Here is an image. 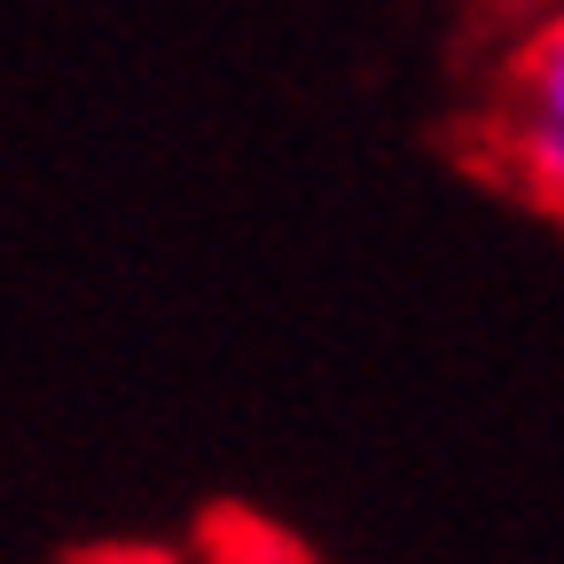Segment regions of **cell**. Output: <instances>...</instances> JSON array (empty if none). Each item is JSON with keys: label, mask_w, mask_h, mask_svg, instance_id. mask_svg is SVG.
<instances>
[{"label": "cell", "mask_w": 564, "mask_h": 564, "mask_svg": "<svg viewBox=\"0 0 564 564\" xmlns=\"http://www.w3.org/2000/svg\"><path fill=\"white\" fill-rule=\"evenodd\" d=\"M486 158L533 212L564 220V9L518 24L486 95Z\"/></svg>", "instance_id": "cell-1"}]
</instances>
